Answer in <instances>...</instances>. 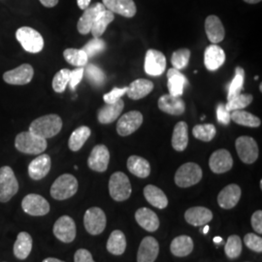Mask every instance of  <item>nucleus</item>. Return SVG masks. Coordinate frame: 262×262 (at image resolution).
Masks as SVG:
<instances>
[{
  "instance_id": "nucleus-1",
  "label": "nucleus",
  "mask_w": 262,
  "mask_h": 262,
  "mask_svg": "<svg viewBox=\"0 0 262 262\" xmlns=\"http://www.w3.org/2000/svg\"><path fill=\"white\" fill-rule=\"evenodd\" d=\"M62 124V120L59 116L51 114L40 117L31 122L29 131L47 140L48 138H52L60 132Z\"/></svg>"
},
{
  "instance_id": "nucleus-2",
  "label": "nucleus",
  "mask_w": 262,
  "mask_h": 262,
  "mask_svg": "<svg viewBox=\"0 0 262 262\" xmlns=\"http://www.w3.org/2000/svg\"><path fill=\"white\" fill-rule=\"evenodd\" d=\"M47 140L33 134L30 131H25L17 135L15 140L16 149L27 155H39L47 149Z\"/></svg>"
},
{
  "instance_id": "nucleus-3",
  "label": "nucleus",
  "mask_w": 262,
  "mask_h": 262,
  "mask_svg": "<svg viewBox=\"0 0 262 262\" xmlns=\"http://www.w3.org/2000/svg\"><path fill=\"white\" fill-rule=\"evenodd\" d=\"M78 187V181L73 175L63 174L52 185L51 196L56 200H66L75 195Z\"/></svg>"
},
{
  "instance_id": "nucleus-4",
  "label": "nucleus",
  "mask_w": 262,
  "mask_h": 262,
  "mask_svg": "<svg viewBox=\"0 0 262 262\" xmlns=\"http://www.w3.org/2000/svg\"><path fill=\"white\" fill-rule=\"evenodd\" d=\"M16 38L20 46L28 53L37 54L44 48V39L34 28L29 27L19 28L16 32Z\"/></svg>"
},
{
  "instance_id": "nucleus-5",
  "label": "nucleus",
  "mask_w": 262,
  "mask_h": 262,
  "mask_svg": "<svg viewBox=\"0 0 262 262\" xmlns=\"http://www.w3.org/2000/svg\"><path fill=\"white\" fill-rule=\"evenodd\" d=\"M132 187L128 177L122 172H115L109 180V193L115 201L122 202L131 195Z\"/></svg>"
},
{
  "instance_id": "nucleus-6",
  "label": "nucleus",
  "mask_w": 262,
  "mask_h": 262,
  "mask_svg": "<svg viewBox=\"0 0 262 262\" xmlns=\"http://www.w3.org/2000/svg\"><path fill=\"white\" fill-rule=\"evenodd\" d=\"M203 176L201 167L194 162H187L179 167L175 183L180 187H189L198 184Z\"/></svg>"
},
{
  "instance_id": "nucleus-7",
  "label": "nucleus",
  "mask_w": 262,
  "mask_h": 262,
  "mask_svg": "<svg viewBox=\"0 0 262 262\" xmlns=\"http://www.w3.org/2000/svg\"><path fill=\"white\" fill-rule=\"evenodd\" d=\"M19 190V183L13 169L9 166L0 168V202H8Z\"/></svg>"
},
{
  "instance_id": "nucleus-8",
  "label": "nucleus",
  "mask_w": 262,
  "mask_h": 262,
  "mask_svg": "<svg viewBox=\"0 0 262 262\" xmlns=\"http://www.w3.org/2000/svg\"><path fill=\"white\" fill-rule=\"evenodd\" d=\"M106 215L98 207H92L85 211L84 215V225L85 230L91 235L101 234L106 228Z\"/></svg>"
},
{
  "instance_id": "nucleus-9",
  "label": "nucleus",
  "mask_w": 262,
  "mask_h": 262,
  "mask_svg": "<svg viewBox=\"0 0 262 262\" xmlns=\"http://www.w3.org/2000/svg\"><path fill=\"white\" fill-rule=\"evenodd\" d=\"M237 154L246 164H253L258 159L257 143L250 136H240L235 142Z\"/></svg>"
},
{
  "instance_id": "nucleus-10",
  "label": "nucleus",
  "mask_w": 262,
  "mask_h": 262,
  "mask_svg": "<svg viewBox=\"0 0 262 262\" xmlns=\"http://www.w3.org/2000/svg\"><path fill=\"white\" fill-rule=\"evenodd\" d=\"M53 232L56 238L63 243H71L76 238V224L69 215L60 216L54 225Z\"/></svg>"
},
{
  "instance_id": "nucleus-11",
  "label": "nucleus",
  "mask_w": 262,
  "mask_h": 262,
  "mask_svg": "<svg viewBox=\"0 0 262 262\" xmlns=\"http://www.w3.org/2000/svg\"><path fill=\"white\" fill-rule=\"evenodd\" d=\"M21 208L25 213L33 216H42L50 212V204L47 200L36 193H30L21 201Z\"/></svg>"
},
{
  "instance_id": "nucleus-12",
  "label": "nucleus",
  "mask_w": 262,
  "mask_h": 262,
  "mask_svg": "<svg viewBox=\"0 0 262 262\" xmlns=\"http://www.w3.org/2000/svg\"><path fill=\"white\" fill-rule=\"evenodd\" d=\"M144 68L148 75L154 77L162 75L166 68V57L160 51L150 49L146 53Z\"/></svg>"
},
{
  "instance_id": "nucleus-13",
  "label": "nucleus",
  "mask_w": 262,
  "mask_h": 262,
  "mask_svg": "<svg viewBox=\"0 0 262 262\" xmlns=\"http://www.w3.org/2000/svg\"><path fill=\"white\" fill-rule=\"evenodd\" d=\"M143 123V115L139 111H130L122 115L117 123V132L120 136H128L138 130Z\"/></svg>"
},
{
  "instance_id": "nucleus-14",
  "label": "nucleus",
  "mask_w": 262,
  "mask_h": 262,
  "mask_svg": "<svg viewBox=\"0 0 262 262\" xmlns=\"http://www.w3.org/2000/svg\"><path fill=\"white\" fill-rule=\"evenodd\" d=\"M34 75L33 67L30 64H21L19 67L4 73L3 80L10 84L24 85L31 82Z\"/></svg>"
},
{
  "instance_id": "nucleus-15",
  "label": "nucleus",
  "mask_w": 262,
  "mask_h": 262,
  "mask_svg": "<svg viewBox=\"0 0 262 262\" xmlns=\"http://www.w3.org/2000/svg\"><path fill=\"white\" fill-rule=\"evenodd\" d=\"M110 161V152L105 145L95 146L88 159L89 167L95 172H105Z\"/></svg>"
},
{
  "instance_id": "nucleus-16",
  "label": "nucleus",
  "mask_w": 262,
  "mask_h": 262,
  "mask_svg": "<svg viewBox=\"0 0 262 262\" xmlns=\"http://www.w3.org/2000/svg\"><path fill=\"white\" fill-rule=\"evenodd\" d=\"M209 166L215 174H224L228 172L233 166L231 154L225 149L215 150L210 157Z\"/></svg>"
},
{
  "instance_id": "nucleus-17",
  "label": "nucleus",
  "mask_w": 262,
  "mask_h": 262,
  "mask_svg": "<svg viewBox=\"0 0 262 262\" xmlns=\"http://www.w3.org/2000/svg\"><path fill=\"white\" fill-rule=\"evenodd\" d=\"M105 9L106 8L102 3L97 2L84 10V14L81 16L77 24L78 31L83 35L90 33L97 16Z\"/></svg>"
},
{
  "instance_id": "nucleus-18",
  "label": "nucleus",
  "mask_w": 262,
  "mask_h": 262,
  "mask_svg": "<svg viewBox=\"0 0 262 262\" xmlns=\"http://www.w3.org/2000/svg\"><path fill=\"white\" fill-rule=\"evenodd\" d=\"M159 253V245L158 240L154 237H145L141 241L137 262H155Z\"/></svg>"
},
{
  "instance_id": "nucleus-19",
  "label": "nucleus",
  "mask_w": 262,
  "mask_h": 262,
  "mask_svg": "<svg viewBox=\"0 0 262 262\" xmlns=\"http://www.w3.org/2000/svg\"><path fill=\"white\" fill-rule=\"evenodd\" d=\"M159 110L173 116L183 115L186 111V103L181 98V96H174L171 94H164L159 97Z\"/></svg>"
},
{
  "instance_id": "nucleus-20",
  "label": "nucleus",
  "mask_w": 262,
  "mask_h": 262,
  "mask_svg": "<svg viewBox=\"0 0 262 262\" xmlns=\"http://www.w3.org/2000/svg\"><path fill=\"white\" fill-rule=\"evenodd\" d=\"M105 8L114 14H119L124 18H133L137 8L133 0H102Z\"/></svg>"
},
{
  "instance_id": "nucleus-21",
  "label": "nucleus",
  "mask_w": 262,
  "mask_h": 262,
  "mask_svg": "<svg viewBox=\"0 0 262 262\" xmlns=\"http://www.w3.org/2000/svg\"><path fill=\"white\" fill-rule=\"evenodd\" d=\"M242 194L241 187L235 184H230L226 186L217 195V204L223 209H232L234 208Z\"/></svg>"
},
{
  "instance_id": "nucleus-22",
  "label": "nucleus",
  "mask_w": 262,
  "mask_h": 262,
  "mask_svg": "<svg viewBox=\"0 0 262 262\" xmlns=\"http://www.w3.org/2000/svg\"><path fill=\"white\" fill-rule=\"evenodd\" d=\"M52 166L50 156L46 154L40 155L36 159H33L28 165V175L32 180L39 181L45 178L49 174Z\"/></svg>"
},
{
  "instance_id": "nucleus-23",
  "label": "nucleus",
  "mask_w": 262,
  "mask_h": 262,
  "mask_svg": "<svg viewBox=\"0 0 262 262\" xmlns=\"http://www.w3.org/2000/svg\"><path fill=\"white\" fill-rule=\"evenodd\" d=\"M225 51L216 44L208 46L204 53V64L210 71H215L225 62Z\"/></svg>"
},
{
  "instance_id": "nucleus-24",
  "label": "nucleus",
  "mask_w": 262,
  "mask_h": 262,
  "mask_svg": "<svg viewBox=\"0 0 262 262\" xmlns=\"http://www.w3.org/2000/svg\"><path fill=\"white\" fill-rule=\"evenodd\" d=\"M135 220L143 229L149 232H155L159 229V219L158 215L149 208L143 207L136 211Z\"/></svg>"
},
{
  "instance_id": "nucleus-25",
  "label": "nucleus",
  "mask_w": 262,
  "mask_h": 262,
  "mask_svg": "<svg viewBox=\"0 0 262 262\" xmlns=\"http://www.w3.org/2000/svg\"><path fill=\"white\" fill-rule=\"evenodd\" d=\"M185 220L188 225L203 226L213 220V213L205 207H192L186 211Z\"/></svg>"
},
{
  "instance_id": "nucleus-26",
  "label": "nucleus",
  "mask_w": 262,
  "mask_h": 262,
  "mask_svg": "<svg viewBox=\"0 0 262 262\" xmlns=\"http://www.w3.org/2000/svg\"><path fill=\"white\" fill-rule=\"evenodd\" d=\"M205 31L207 37L212 44L222 42L225 36V27L219 17L211 15L205 20Z\"/></svg>"
},
{
  "instance_id": "nucleus-27",
  "label": "nucleus",
  "mask_w": 262,
  "mask_h": 262,
  "mask_svg": "<svg viewBox=\"0 0 262 262\" xmlns=\"http://www.w3.org/2000/svg\"><path fill=\"white\" fill-rule=\"evenodd\" d=\"M167 86L169 94L174 96H182L184 94V88L188 84L187 77L175 68H171L167 71Z\"/></svg>"
},
{
  "instance_id": "nucleus-28",
  "label": "nucleus",
  "mask_w": 262,
  "mask_h": 262,
  "mask_svg": "<svg viewBox=\"0 0 262 262\" xmlns=\"http://www.w3.org/2000/svg\"><path fill=\"white\" fill-rule=\"evenodd\" d=\"M124 108V102L120 99L116 103L106 104L101 109H99L97 114L98 122L103 124H109L119 119L121 113Z\"/></svg>"
},
{
  "instance_id": "nucleus-29",
  "label": "nucleus",
  "mask_w": 262,
  "mask_h": 262,
  "mask_svg": "<svg viewBox=\"0 0 262 262\" xmlns=\"http://www.w3.org/2000/svg\"><path fill=\"white\" fill-rule=\"evenodd\" d=\"M154 90V84L147 79H138L127 86V96L133 100H139L150 94Z\"/></svg>"
},
{
  "instance_id": "nucleus-30",
  "label": "nucleus",
  "mask_w": 262,
  "mask_h": 262,
  "mask_svg": "<svg viewBox=\"0 0 262 262\" xmlns=\"http://www.w3.org/2000/svg\"><path fill=\"white\" fill-rule=\"evenodd\" d=\"M193 241L187 235H181L173 239L170 245V251L172 254L178 257H185L193 251Z\"/></svg>"
},
{
  "instance_id": "nucleus-31",
  "label": "nucleus",
  "mask_w": 262,
  "mask_h": 262,
  "mask_svg": "<svg viewBox=\"0 0 262 262\" xmlns=\"http://www.w3.org/2000/svg\"><path fill=\"white\" fill-rule=\"evenodd\" d=\"M127 169L131 174L138 178L145 179L150 174V162L138 156H131L127 159Z\"/></svg>"
},
{
  "instance_id": "nucleus-32",
  "label": "nucleus",
  "mask_w": 262,
  "mask_h": 262,
  "mask_svg": "<svg viewBox=\"0 0 262 262\" xmlns=\"http://www.w3.org/2000/svg\"><path fill=\"white\" fill-rule=\"evenodd\" d=\"M144 196L151 206L164 209L168 206V199L165 193L154 185H148L144 188Z\"/></svg>"
},
{
  "instance_id": "nucleus-33",
  "label": "nucleus",
  "mask_w": 262,
  "mask_h": 262,
  "mask_svg": "<svg viewBox=\"0 0 262 262\" xmlns=\"http://www.w3.org/2000/svg\"><path fill=\"white\" fill-rule=\"evenodd\" d=\"M188 144V127L186 122H179L172 134V147L177 151H184Z\"/></svg>"
},
{
  "instance_id": "nucleus-34",
  "label": "nucleus",
  "mask_w": 262,
  "mask_h": 262,
  "mask_svg": "<svg viewBox=\"0 0 262 262\" xmlns=\"http://www.w3.org/2000/svg\"><path fill=\"white\" fill-rule=\"evenodd\" d=\"M32 250V238L28 232H19L17 237V240L14 244V254L15 256L24 260L28 258V255L31 253Z\"/></svg>"
},
{
  "instance_id": "nucleus-35",
  "label": "nucleus",
  "mask_w": 262,
  "mask_h": 262,
  "mask_svg": "<svg viewBox=\"0 0 262 262\" xmlns=\"http://www.w3.org/2000/svg\"><path fill=\"white\" fill-rule=\"evenodd\" d=\"M107 250L114 255H122L126 250V238L121 230H114L107 241Z\"/></svg>"
},
{
  "instance_id": "nucleus-36",
  "label": "nucleus",
  "mask_w": 262,
  "mask_h": 262,
  "mask_svg": "<svg viewBox=\"0 0 262 262\" xmlns=\"http://www.w3.org/2000/svg\"><path fill=\"white\" fill-rule=\"evenodd\" d=\"M92 134L91 128L88 126H80L76 128L70 135L68 141V147L72 151H78L83 148L84 143L90 138Z\"/></svg>"
},
{
  "instance_id": "nucleus-37",
  "label": "nucleus",
  "mask_w": 262,
  "mask_h": 262,
  "mask_svg": "<svg viewBox=\"0 0 262 262\" xmlns=\"http://www.w3.org/2000/svg\"><path fill=\"white\" fill-rule=\"evenodd\" d=\"M115 19V14L109 10L105 9L102 11L95 19L94 26L91 29L92 34L94 38H100L106 31L107 27Z\"/></svg>"
},
{
  "instance_id": "nucleus-38",
  "label": "nucleus",
  "mask_w": 262,
  "mask_h": 262,
  "mask_svg": "<svg viewBox=\"0 0 262 262\" xmlns=\"http://www.w3.org/2000/svg\"><path fill=\"white\" fill-rule=\"evenodd\" d=\"M230 118L231 121L236 122L237 124L248 127H258L261 124V121L258 117L244 110L232 111V113H230Z\"/></svg>"
},
{
  "instance_id": "nucleus-39",
  "label": "nucleus",
  "mask_w": 262,
  "mask_h": 262,
  "mask_svg": "<svg viewBox=\"0 0 262 262\" xmlns=\"http://www.w3.org/2000/svg\"><path fill=\"white\" fill-rule=\"evenodd\" d=\"M244 81H245V70L242 67L238 66L235 69L234 78L228 86L227 101L233 99L237 95L241 94V92L244 89Z\"/></svg>"
},
{
  "instance_id": "nucleus-40",
  "label": "nucleus",
  "mask_w": 262,
  "mask_h": 262,
  "mask_svg": "<svg viewBox=\"0 0 262 262\" xmlns=\"http://www.w3.org/2000/svg\"><path fill=\"white\" fill-rule=\"evenodd\" d=\"M63 56L68 63L77 67H84L89 61V57L82 49H66Z\"/></svg>"
},
{
  "instance_id": "nucleus-41",
  "label": "nucleus",
  "mask_w": 262,
  "mask_h": 262,
  "mask_svg": "<svg viewBox=\"0 0 262 262\" xmlns=\"http://www.w3.org/2000/svg\"><path fill=\"white\" fill-rule=\"evenodd\" d=\"M192 134L198 140L210 142L215 138L216 129L215 125L212 123L197 124L192 129Z\"/></svg>"
},
{
  "instance_id": "nucleus-42",
  "label": "nucleus",
  "mask_w": 262,
  "mask_h": 262,
  "mask_svg": "<svg viewBox=\"0 0 262 262\" xmlns=\"http://www.w3.org/2000/svg\"><path fill=\"white\" fill-rule=\"evenodd\" d=\"M225 252L230 259H235L242 253V240L238 235H231L225 244Z\"/></svg>"
},
{
  "instance_id": "nucleus-43",
  "label": "nucleus",
  "mask_w": 262,
  "mask_h": 262,
  "mask_svg": "<svg viewBox=\"0 0 262 262\" xmlns=\"http://www.w3.org/2000/svg\"><path fill=\"white\" fill-rule=\"evenodd\" d=\"M253 95L249 94H239L233 99L227 101L225 108L229 111H236V110H243L244 108L248 107L253 102Z\"/></svg>"
},
{
  "instance_id": "nucleus-44",
  "label": "nucleus",
  "mask_w": 262,
  "mask_h": 262,
  "mask_svg": "<svg viewBox=\"0 0 262 262\" xmlns=\"http://www.w3.org/2000/svg\"><path fill=\"white\" fill-rule=\"evenodd\" d=\"M84 75L95 86L102 85L106 80V76L103 71L98 66L94 64L86 66V68L84 69Z\"/></svg>"
},
{
  "instance_id": "nucleus-45",
  "label": "nucleus",
  "mask_w": 262,
  "mask_h": 262,
  "mask_svg": "<svg viewBox=\"0 0 262 262\" xmlns=\"http://www.w3.org/2000/svg\"><path fill=\"white\" fill-rule=\"evenodd\" d=\"M190 51L188 49H180L172 54L171 63L175 69L181 70L187 67L189 62Z\"/></svg>"
},
{
  "instance_id": "nucleus-46",
  "label": "nucleus",
  "mask_w": 262,
  "mask_h": 262,
  "mask_svg": "<svg viewBox=\"0 0 262 262\" xmlns=\"http://www.w3.org/2000/svg\"><path fill=\"white\" fill-rule=\"evenodd\" d=\"M69 69H61L56 73L53 79V89L57 94H61L66 91V86L69 83V76H70Z\"/></svg>"
},
{
  "instance_id": "nucleus-47",
  "label": "nucleus",
  "mask_w": 262,
  "mask_h": 262,
  "mask_svg": "<svg viewBox=\"0 0 262 262\" xmlns=\"http://www.w3.org/2000/svg\"><path fill=\"white\" fill-rule=\"evenodd\" d=\"M105 49H106L105 41L102 40L101 38L94 37L84 45L82 50L84 51L88 57L90 58V57H93V56L102 53Z\"/></svg>"
},
{
  "instance_id": "nucleus-48",
  "label": "nucleus",
  "mask_w": 262,
  "mask_h": 262,
  "mask_svg": "<svg viewBox=\"0 0 262 262\" xmlns=\"http://www.w3.org/2000/svg\"><path fill=\"white\" fill-rule=\"evenodd\" d=\"M245 245L255 253L262 252V238L260 236L254 233H248L244 237Z\"/></svg>"
},
{
  "instance_id": "nucleus-49",
  "label": "nucleus",
  "mask_w": 262,
  "mask_h": 262,
  "mask_svg": "<svg viewBox=\"0 0 262 262\" xmlns=\"http://www.w3.org/2000/svg\"><path fill=\"white\" fill-rule=\"evenodd\" d=\"M126 92H127V86L114 88L110 93L104 94V102L106 104L116 103L117 101L122 99V95L126 94Z\"/></svg>"
},
{
  "instance_id": "nucleus-50",
  "label": "nucleus",
  "mask_w": 262,
  "mask_h": 262,
  "mask_svg": "<svg viewBox=\"0 0 262 262\" xmlns=\"http://www.w3.org/2000/svg\"><path fill=\"white\" fill-rule=\"evenodd\" d=\"M84 67H77L74 70L70 71L69 76V83L71 90H75L76 86L81 83L83 77H84Z\"/></svg>"
},
{
  "instance_id": "nucleus-51",
  "label": "nucleus",
  "mask_w": 262,
  "mask_h": 262,
  "mask_svg": "<svg viewBox=\"0 0 262 262\" xmlns=\"http://www.w3.org/2000/svg\"><path fill=\"white\" fill-rule=\"evenodd\" d=\"M216 118H217V122L224 125H228L231 122L230 112L225 108V104L220 103L217 105Z\"/></svg>"
},
{
  "instance_id": "nucleus-52",
  "label": "nucleus",
  "mask_w": 262,
  "mask_h": 262,
  "mask_svg": "<svg viewBox=\"0 0 262 262\" xmlns=\"http://www.w3.org/2000/svg\"><path fill=\"white\" fill-rule=\"evenodd\" d=\"M74 262H95L93 254L85 249H79L74 254Z\"/></svg>"
},
{
  "instance_id": "nucleus-53",
  "label": "nucleus",
  "mask_w": 262,
  "mask_h": 262,
  "mask_svg": "<svg viewBox=\"0 0 262 262\" xmlns=\"http://www.w3.org/2000/svg\"><path fill=\"white\" fill-rule=\"evenodd\" d=\"M251 223H252V226H253L254 231H256L258 234H261L262 211L258 210V211H256V212H254V213H253V215H252Z\"/></svg>"
},
{
  "instance_id": "nucleus-54",
  "label": "nucleus",
  "mask_w": 262,
  "mask_h": 262,
  "mask_svg": "<svg viewBox=\"0 0 262 262\" xmlns=\"http://www.w3.org/2000/svg\"><path fill=\"white\" fill-rule=\"evenodd\" d=\"M41 4L47 8H53L57 5L58 0H39Z\"/></svg>"
},
{
  "instance_id": "nucleus-55",
  "label": "nucleus",
  "mask_w": 262,
  "mask_h": 262,
  "mask_svg": "<svg viewBox=\"0 0 262 262\" xmlns=\"http://www.w3.org/2000/svg\"><path fill=\"white\" fill-rule=\"evenodd\" d=\"M92 0H77V4L79 8L82 10H85L91 5Z\"/></svg>"
},
{
  "instance_id": "nucleus-56",
  "label": "nucleus",
  "mask_w": 262,
  "mask_h": 262,
  "mask_svg": "<svg viewBox=\"0 0 262 262\" xmlns=\"http://www.w3.org/2000/svg\"><path fill=\"white\" fill-rule=\"evenodd\" d=\"M42 262H64L62 261V260H59V259H57V258H55V257H48L46 259H44Z\"/></svg>"
},
{
  "instance_id": "nucleus-57",
  "label": "nucleus",
  "mask_w": 262,
  "mask_h": 262,
  "mask_svg": "<svg viewBox=\"0 0 262 262\" xmlns=\"http://www.w3.org/2000/svg\"><path fill=\"white\" fill-rule=\"evenodd\" d=\"M214 243H215V244L223 243V238H222V237H219V236H215V238H214Z\"/></svg>"
},
{
  "instance_id": "nucleus-58",
  "label": "nucleus",
  "mask_w": 262,
  "mask_h": 262,
  "mask_svg": "<svg viewBox=\"0 0 262 262\" xmlns=\"http://www.w3.org/2000/svg\"><path fill=\"white\" fill-rule=\"evenodd\" d=\"M246 3H249V4H256L258 2H260L261 0H244Z\"/></svg>"
},
{
  "instance_id": "nucleus-59",
  "label": "nucleus",
  "mask_w": 262,
  "mask_h": 262,
  "mask_svg": "<svg viewBox=\"0 0 262 262\" xmlns=\"http://www.w3.org/2000/svg\"><path fill=\"white\" fill-rule=\"evenodd\" d=\"M209 229H210V226L209 225H205V226H204V228H203V233L204 234H207L208 233V231H209Z\"/></svg>"
}]
</instances>
